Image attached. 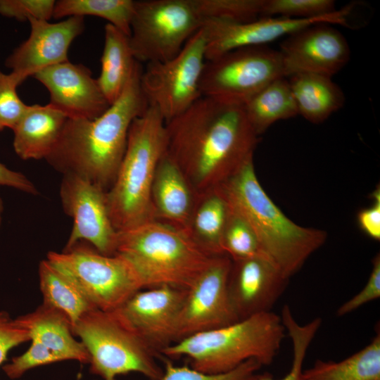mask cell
<instances>
[{"label": "cell", "instance_id": "1", "mask_svg": "<svg viewBox=\"0 0 380 380\" xmlns=\"http://www.w3.org/2000/svg\"><path fill=\"white\" fill-rule=\"evenodd\" d=\"M166 154L196 195L220 188L253 159L258 136L243 104L201 96L165 123Z\"/></svg>", "mask_w": 380, "mask_h": 380}, {"label": "cell", "instance_id": "2", "mask_svg": "<svg viewBox=\"0 0 380 380\" xmlns=\"http://www.w3.org/2000/svg\"><path fill=\"white\" fill-rule=\"evenodd\" d=\"M137 62L121 95L94 120L68 118L57 144L45 159L62 175H77L107 191L123 158L129 129L148 103L141 88Z\"/></svg>", "mask_w": 380, "mask_h": 380}, {"label": "cell", "instance_id": "3", "mask_svg": "<svg viewBox=\"0 0 380 380\" xmlns=\"http://www.w3.org/2000/svg\"><path fill=\"white\" fill-rule=\"evenodd\" d=\"M220 189L253 230L262 253L288 279L327 240L325 231L302 227L285 215L261 186L253 159Z\"/></svg>", "mask_w": 380, "mask_h": 380}, {"label": "cell", "instance_id": "4", "mask_svg": "<svg viewBox=\"0 0 380 380\" xmlns=\"http://www.w3.org/2000/svg\"><path fill=\"white\" fill-rule=\"evenodd\" d=\"M285 331L280 315L262 312L181 339L160 355L186 357L191 367L208 374L230 372L249 360L267 366L277 355Z\"/></svg>", "mask_w": 380, "mask_h": 380}, {"label": "cell", "instance_id": "5", "mask_svg": "<svg viewBox=\"0 0 380 380\" xmlns=\"http://www.w3.org/2000/svg\"><path fill=\"white\" fill-rule=\"evenodd\" d=\"M165 150V120L155 107L148 106L130 125L123 158L106 191L108 213L118 232L155 221L151 187Z\"/></svg>", "mask_w": 380, "mask_h": 380}, {"label": "cell", "instance_id": "6", "mask_svg": "<svg viewBox=\"0 0 380 380\" xmlns=\"http://www.w3.org/2000/svg\"><path fill=\"white\" fill-rule=\"evenodd\" d=\"M116 253L131 263L143 289L169 286L184 290L215 256L186 232L158 221L118 232Z\"/></svg>", "mask_w": 380, "mask_h": 380}, {"label": "cell", "instance_id": "7", "mask_svg": "<svg viewBox=\"0 0 380 380\" xmlns=\"http://www.w3.org/2000/svg\"><path fill=\"white\" fill-rule=\"evenodd\" d=\"M85 346L90 372L102 380L137 372L148 380H160L163 367L159 355L129 327L116 310L92 309L84 314L72 329Z\"/></svg>", "mask_w": 380, "mask_h": 380}, {"label": "cell", "instance_id": "8", "mask_svg": "<svg viewBox=\"0 0 380 380\" xmlns=\"http://www.w3.org/2000/svg\"><path fill=\"white\" fill-rule=\"evenodd\" d=\"M85 243L79 242L60 253L49 252L46 260L78 288L94 308L115 310L143 289L137 272L126 258L118 253L103 255Z\"/></svg>", "mask_w": 380, "mask_h": 380}, {"label": "cell", "instance_id": "9", "mask_svg": "<svg viewBox=\"0 0 380 380\" xmlns=\"http://www.w3.org/2000/svg\"><path fill=\"white\" fill-rule=\"evenodd\" d=\"M202 24L193 0L135 1L129 37L133 56L140 63L170 60Z\"/></svg>", "mask_w": 380, "mask_h": 380}, {"label": "cell", "instance_id": "10", "mask_svg": "<svg viewBox=\"0 0 380 380\" xmlns=\"http://www.w3.org/2000/svg\"><path fill=\"white\" fill-rule=\"evenodd\" d=\"M205 34L201 27L172 58L146 63L141 88L148 103L167 123L202 96L200 80L205 62Z\"/></svg>", "mask_w": 380, "mask_h": 380}, {"label": "cell", "instance_id": "11", "mask_svg": "<svg viewBox=\"0 0 380 380\" xmlns=\"http://www.w3.org/2000/svg\"><path fill=\"white\" fill-rule=\"evenodd\" d=\"M285 77L279 51L265 45L234 49L205 61L202 96L244 104L273 80Z\"/></svg>", "mask_w": 380, "mask_h": 380}, {"label": "cell", "instance_id": "12", "mask_svg": "<svg viewBox=\"0 0 380 380\" xmlns=\"http://www.w3.org/2000/svg\"><path fill=\"white\" fill-rule=\"evenodd\" d=\"M231 266L232 260L227 255L214 256L186 290L178 319L177 341L239 320L228 292Z\"/></svg>", "mask_w": 380, "mask_h": 380}, {"label": "cell", "instance_id": "13", "mask_svg": "<svg viewBox=\"0 0 380 380\" xmlns=\"http://www.w3.org/2000/svg\"><path fill=\"white\" fill-rule=\"evenodd\" d=\"M59 194L65 213L73 220L63 251L83 241L103 255H115L118 231L110 218L106 191L77 175L66 173Z\"/></svg>", "mask_w": 380, "mask_h": 380}, {"label": "cell", "instance_id": "14", "mask_svg": "<svg viewBox=\"0 0 380 380\" xmlns=\"http://www.w3.org/2000/svg\"><path fill=\"white\" fill-rule=\"evenodd\" d=\"M350 6L325 16L293 19L282 17H262L248 22H231L215 19L203 21L205 34V61L230 51L248 46H264L281 37L318 23L347 25Z\"/></svg>", "mask_w": 380, "mask_h": 380}, {"label": "cell", "instance_id": "15", "mask_svg": "<svg viewBox=\"0 0 380 380\" xmlns=\"http://www.w3.org/2000/svg\"><path fill=\"white\" fill-rule=\"evenodd\" d=\"M186 290L169 286L143 289L115 310L154 352L177 341V324Z\"/></svg>", "mask_w": 380, "mask_h": 380}, {"label": "cell", "instance_id": "16", "mask_svg": "<svg viewBox=\"0 0 380 380\" xmlns=\"http://www.w3.org/2000/svg\"><path fill=\"white\" fill-rule=\"evenodd\" d=\"M333 25L318 23L286 36L280 46L284 77L312 73L332 77L350 60L346 39Z\"/></svg>", "mask_w": 380, "mask_h": 380}, {"label": "cell", "instance_id": "17", "mask_svg": "<svg viewBox=\"0 0 380 380\" xmlns=\"http://www.w3.org/2000/svg\"><path fill=\"white\" fill-rule=\"evenodd\" d=\"M28 22V38L13 50L5 63L20 83L48 67L68 61V49L85 27L82 16L68 17L57 23Z\"/></svg>", "mask_w": 380, "mask_h": 380}, {"label": "cell", "instance_id": "18", "mask_svg": "<svg viewBox=\"0 0 380 380\" xmlns=\"http://www.w3.org/2000/svg\"><path fill=\"white\" fill-rule=\"evenodd\" d=\"M49 92L52 106L69 119L94 120L110 106L89 68L68 61L33 76Z\"/></svg>", "mask_w": 380, "mask_h": 380}, {"label": "cell", "instance_id": "19", "mask_svg": "<svg viewBox=\"0 0 380 380\" xmlns=\"http://www.w3.org/2000/svg\"><path fill=\"white\" fill-rule=\"evenodd\" d=\"M288 281L264 255L232 260L228 292L238 319L270 312Z\"/></svg>", "mask_w": 380, "mask_h": 380}, {"label": "cell", "instance_id": "20", "mask_svg": "<svg viewBox=\"0 0 380 380\" xmlns=\"http://www.w3.org/2000/svg\"><path fill=\"white\" fill-rule=\"evenodd\" d=\"M196 196L181 170L165 152L157 165L151 187L155 221L186 233Z\"/></svg>", "mask_w": 380, "mask_h": 380}, {"label": "cell", "instance_id": "21", "mask_svg": "<svg viewBox=\"0 0 380 380\" xmlns=\"http://www.w3.org/2000/svg\"><path fill=\"white\" fill-rule=\"evenodd\" d=\"M68 118L51 103L29 105L13 128V146L23 160L46 159L61 136Z\"/></svg>", "mask_w": 380, "mask_h": 380}, {"label": "cell", "instance_id": "22", "mask_svg": "<svg viewBox=\"0 0 380 380\" xmlns=\"http://www.w3.org/2000/svg\"><path fill=\"white\" fill-rule=\"evenodd\" d=\"M16 319L29 332L30 341H38L62 361L89 363L90 357L85 346L75 338L70 322L62 312L42 303L34 311Z\"/></svg>", "mask_w": 380, "mask_h": 380}, {"label": "cell", "instance_id": "23", "mask_svg": "<svg viewBox=\"0 0 380 380\" xmlns=\"http://www.w3.org/2000/svg\"><path fill=\"white\" fill-rule=\"evenodd\" d=\"M289 77L298 113L310 122H323L344 105V94L331 77L299 73Z\"/></svg>", "mask_w": 380, "mask_h": 380}, {"label": "cell", "instance_id": "24", "mask_svg": "<svg viewBox=\"0 0 380 380\" xmlns=\"http://www.w3.org/2000/svg\"><path fill=\"white\" fill-rule=\"evenodd\" d=\"M231 213L230 204L220 188L197 195L186 234L208 253L224 255L221 243Z\"/></svg>", "mask_w": 380, "mask_h": 380}, {"label": "cell", "instance_id": "25", "mask_svg": "<svg viewBox=\"0 0 380 380\" xmlns=\"http://www.w3.org/2000/svg\"><path fill=\"white\" fill-rule=\"evenodd\" d=\"M137 62L129 36L107 23L104 27L101 73L96 80L110 105L121 95Z\"/></svg>", "mask_w": 380, "mask_h": 380}, {"label": "cell", "instance_id": "26", "mask_svg": "<svg viewBox=\"0 0 380 380\" xmlns=\"http://www.w3.org/2000/svg\"><path fill=\"white\" fill-rule=\"evenodd\" d=\"M360 350L338 362L317 360L305 380H380V333Z\"/></svg>", "mask_w": 380, "mask_h": 380}, {"label": "cell", "instance_id": "27", "mask_svg": "<svg viewBox=\"0 0 380 380\" xmlns=\"http://www.w3.org/2000/svg\"><path fill=\"white\" fill-rule=\"evenodd\" d=\"M247 118L255 134H263L272 124L298 115L289 80L277 78L243 104Z\"/></svg>", "mask_w": 380, "mask_h": 380}, {"label": "cell", "instance_id": "28", "mask_svg": "<svg viewBox=\"0 0 380 380\" xmlns=\"http://www.w3.org/2000/svg\"><path fill=\"white\" fill-rule=\"evenodd\" d=\"M39 279L42 303L65 314L72 329L84 314L96 309L78 288L46 259L39 263Z\"/></svg>", "mask_w": 380, "mask_h": 380}, {"label": "cell", "instance_id": "29", "mask_svg": "<svg viewBox=\"0 0 380 380\" xmlns=\"http://www.w3.org/2000/svg\"><path fill=\"white\" fill-rule=\"evenodd\" d=\"M134 3L133 0H59L56 1L53 18L96 16L129 37Z\"/></svg>", "mask_w": 380, "mask_h": 380}, {"label": "cell", "instance_id": "30", "mask_svg": "<svg viewBox=\"0 0 380 380\" xmlns=\"http://www.w3.org/2000/svg\"><path fill=\"white\" fill-rule=\"evenodd\" d=\"M280 317L292 342L293 357L291 369L288 374L281 379H274L271 374L265 372L260 374L258 380H305L303 363L308 349L321 326L322 319L317 317L305 324H300L287 305L282 308Z\"/></svg>", "mask_w": 380, "mask_h": 380}, {"label": "cell", "instance_id": "31", "mask_svg": "<svg viewBox=\"0 0 380 380\" xmlns=\"http://www.w3.org/2000/svg\"><path fill=\"white\" fill-rule=\"evenodd\" d=\"M203 21L215 19L231 22H248L262 14L263 0H193Z\"/></svg>", "mask_w": 380, "mask_h": 380}, {"label": "cell", "instance_id": "32", "mask_svg": "<svg viewBox=\"0 0 380 380\" xmlns=\"http://www.w3.org/2000/svg\"><path fill=\"white\" fill-rule=\"evenodd\" d=\"M221 246L222 253L232 260L258 255L265 256L253 230L232 208L222 236Z\"/></svg>", "mask_w": 380, "mask_h": 380}, {"label": "cell", "instance_id": "33", "mask_svg": "<svg viewBox=\"0 0 380 380\" xmlns=\"http://www.w3.org/2000/svg\"><path fill=\"white\" fill-rule=\"evenodd\" d=\"M163 360V374L160 380H258V372L262 365L255 360H249L234 369L222 374H208L190 366H179L172 359L159 356Z\"/></svg>", "mask_w": 380, "mask_h": 380}, {"label": "cell", "instance_id": "34", "mask_svg": "<svg viewBox=\"0 0 380 380\" xmlns=\"http://www.w3.org/2000/svg\"><path fill=\"white\" fill-rule=\"evenodd\" d=\"M336 10L333 0H263L261 15L309 19L325 16Z\"/></svg>", "mask_w": 380, "mask_h": 380}, {"label": "cell", "instance_id": "35", "mask_svg": "<svg viewBox=\"0 0 380 380\" xmlns=\"http://www.w3.org/2000/svg\"><path fill=\"white\" fill-rule=\"evenodd\" d=\"M20 84L14 74L0 70V131L6 128L13 130L29 108L17 94Z\"/></svg>", "mask_w": 380, "mask_h": 380}, {"label": "cell", "instance_id": "36", "mask_svg": "<svg viewBox=\"0 0 380 380\" xmlns=\"http://www.w3.org/2000/svg\"><path fill=\"white\" fill-rule=\"evenodd\" d=\"M30 341L31 345L24 353L13 357L9 363L3 366L2 369L9 379H18L31 369L62 361L60 357L38 341Z\"/></svg>", "mask_w": 380, "mask_h": 380}, {"label": "cell", "instance_id": "37", "mask_svg": "<svg viewBox=\"0 0 380 380\" xmlns=\"http://www.w3.org/2000/svg\"><path fill=\"white\" fill-rule=\"evenodd\" d=\"M55 3L53 0H0V14L20 21H49Z\"/></svg>", "mask_w": 380, "mask_h": 380}, {"label": "cell", "instance_id": "38", "mask_svg": "<svg viewBox=\"0 0 380 380\" xmlns=\"http://www.w3.org/2000/svg\"><path fill=\"white\" fill-rule=\"evenodd\" d=\"M380 297V255L372 259V269L364 288L350 299L343 303L336 311L338 317L350 313L366 303Z\"/></svg>", "mask_w": 380, "mask_h": 380}, {"label": "cell", "instance_id": "39", "mask_svg": "<svg viewBox=\"0 0 380 380\" xmlns=\"http://www.w3.org/2000/svg\"><path fill=\"white\" fill-rule=\"evenodd\" d=\"M30 341L29 332L17 319H13L6 312L0 311V365L12 348Z\"/></svg>", "mask_w": 380, "mask_h": 380}, {"label": "cell", "instance_id": "40", "mask_svg": "<svg viewBox=\"0 0 380 380\" xmlns=\"http://www.w3.org/2000/svg\"><path fill=\"white\" fill-rule=\"evenodd\" d=\"M372 204L357 214V222L362 231L375 241L380 240V189L376 187L371 194Z\"/></svg>", "mask_w": 380, "mask_h": 380}, {"label": "cell", "instance_id": "41", "mask_svg": "<svg viewBox=\"0 0 380 380\" xmlns=\"http://www.w3.org/2000/svg\"><path fill=\"white\" fill-rule=\"evenodd\" d=\"M0 186H8L24 193L35 195L37 189L23 174L9 169L0 163Z\"/></svg>", "mask_w": 380, "mask_h": 380}, {"label": "cell", "instance_id": "42", "mask_svg": "<svg viewBox=\"0 0 380 380\" xmlns=\"http://www.w3.org/2000/svg\"><path fill=\"white\" fill-rule=\"evenodd\" d=\"M3 213H4V202L1 198L0 197V228L2 223Z\"/></svg>", "mask_w": 380, "mask_h": 380}]
</instances>
